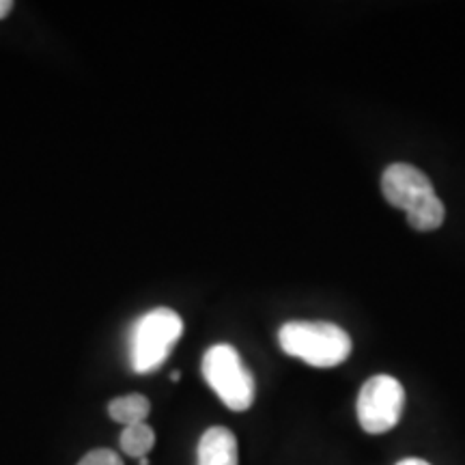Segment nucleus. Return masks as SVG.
Instances as JSON below:
<instances>
[{
	"instance_id": "obj_1",
	"label": "nucleus",
	"mask_w": 465,
	"mask_h": 465,
	"mask_svg": "<svg viewBox=\"0 0 465 465\" xmlns=\"http://www.w3.org/2000/svg\"><path fill=\"white\" fill-rule=\"evenodd\" d=\"M381 190L391 205L403 209L407 223L416 231L440 229L446 218L444 203L435 194L431 179L411 164H391L383 171Z\"/></svg>"
},
{
	"instance_id": "obj_2",
	"label": "nucleus",
	"mask_w": 465,
	"mask_h": 465,
	"mask_svg": "<svg viewBox=\"0 0 465 465\" xmlns=\"http://www.w3.org/2000/svg\"><path fill=\"white\" fill-rule=\"evenodd\" d=\"M282 351L304 360L315 369H332L351 353V339L345 330L328 322H289L278 332Z\"/></svg>"
},
{
	"instance_id": "obj_3",
	"label": "nucleus",
	"mask_w": 465,
	"mask_h": 465,
	"mask_svg": "<svg viewBox=\"0 0 465 465\" xmlns=\"http://www.w3.org/2000/svg\"><path fill=\"white\" fill-rule=\"evenodd\" d=\"M183 322L171 308H153L134 323L130 336V360L136 373H153L177 345Z\"/></svg>"
},
{
	"instance_id": "obj_4",
	"label": "nucleus",
	"mask_w": 465,
	"mask_h": 465,
	"mask_svg": "<svg viewBox=\"0 0 465 465\" xmlns=\"http://www.w3.org/2000/svg\"><path fill=\"white\" fill-rule=\"evenodd\" d=\"M203 377L232 411H246L254 401V377L231 345H213L203 356Z\"/></svg>"
},
{
	"instance_id": "obj_5",
	"label": "nucleus",
	"mask_w": 465,
	"mask_h": 465,
	"mask_svg": "<svg viewBox=\"0 0 465 465\" xmlns=\"http://www.w3.org/2000/svg\"><path fill=\"white\" fill-rule=\"evenodd\" d=\"M405 391L391 375H375L358 394V420L366 433H386L403 414Z\"/></svg>"
},
{
	"instance_id": "obj_6",
	"label": "nucleus",
	"mask_w": 465,
	"mask_h": 465,
	"mask_svg": "<svg viewBox=\"0 0 465 465\" xmlns=\"http://www.w3.org/2000/svg\"><path fill=\"white\" fill-rule=\"evenodd\" d=\"M237 440L229 429L212 427L199 441V465H237Z\"/></svg>"
},
{
	"instance_id": "obj_7",
	"label": "nucleus",
	"mask_w": 465,
	"mask_h": 465,
	"mask_svg": "<svg viewBox=\"0 0 465 465\" xmlns=\"http://www.w3.org/2000/svg\"><path fill=\"white\" fill-rule=\"evenodd\" d=\"M149 411H151V403L147 397H143V394H125V397L110 401L108 405L110 418H113L114 422L125 424V427L144 422L147 420Z\"/></svg>"
},
{
	"instance_id": "obj_8",
	"label": "nucleus",
	"mask_w": 465,
	"mask_h": 465,
	"mask_svg": "<svg viewBox=\"0 0 465 465\" xmlns=\"http://www.w3.org/2000/svg\"><path fill=\"white\" fill-rule=\"evenodd\" d=\"M119 444L121 450H124L127 457L143 459L147 457L151 449L155 446V433L147 422L130 424V427H125L124 433H121Z\"/></svg>"
},
{
	"instance_id": "obj_9",
	"label": "nucleus",
	"mask_w": 465,
	"mask_h": 465,
	"mask_svg": "<svg viewBox=\"0 0 465 465\" xmlns=\"http://www.w3.org/2000/svg\"><path fill=\"white\" fill-rule=\"evenodd\" d=\"M78 465H124V459L116 455L114 450L100 449V450H93L86 457L80 459Z\"/></svg>"
},
{
	"instance_id": "obj_10",
	"label": "nucleus",
	"mask_w": 465,
	"mask_h": 465,
	"mask_svg": "<svg viewBox=\"0 0 465 465\" xmlns=\"http://www.w3.org/2000/svg\"><path fill=\"white\" fill-rule=\"evenodd\" d=\"M11 7H14V3H11V0H0V20L9 15Z\"/></svg>"
},
{
	"instance_id": "obj_11",
	"label": "nucleus",
	"mask_w": 465,
	"mask_h": 465,
	"mask_svg": "<svg viewBox=\"0 0 465 465\" xmlns=\"http://www.w3.org/2000/svg\"><path fill=\"white\" fill-rule=\"evenodd\" d=\"M397 465H431V463L422 461V459H403V461H399Z\"/></svg>"
},
{
	"instance_id": "obj_12",
	"label": "nucleus",
	"mask_w": 465,
	"mask_h": 465,
	"mask_svg": "<svg viewBox=\"0 0 465 465\" xmlns=\"http://www.w3.org/2000/svg\"><path fill=\"white\" fill-rule=\"evenodd\" d=\"M179 377H182V375H179V371H174V373L171 375V380H173V381H179Z\"/></svg>"
},
{
	"instance_id": "obj_13",
	"label": "nucleus",
	"mask_w": 465,
	"mask_h": 465,
	"mask_svg": "<svg viewBox=\"0 0 465 465\" xmlns=\"http://www.w3.org/2000/svg\"><path fill=\"white\" fill-rule=\"evenodd\" d=\"M138 465H149V459H147V457H143V459H138Z\"/></svg>"
}]
</instances>
